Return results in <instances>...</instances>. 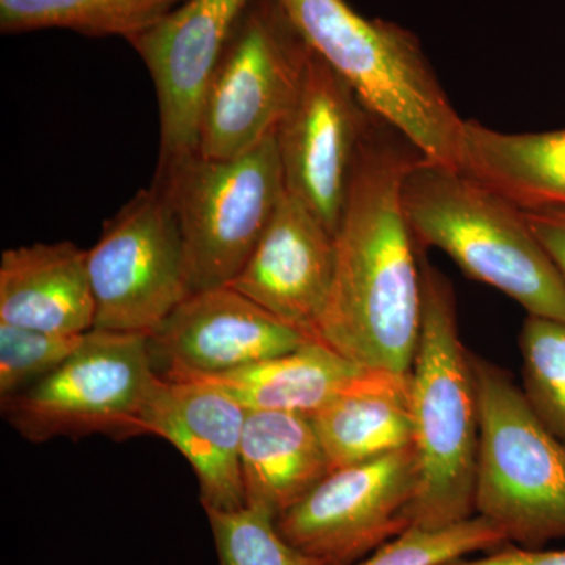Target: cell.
<instances>
[{
    "label": "cell",
    "instance_id": "obj_1",
    "mask_svg": "<svg viewBox=\"0 0 565 565\" xmlns=\"http://www.w3.org/2000/svg\"><path fill=\"white\" fill-rule=\"evenodd\" d=\"M422 152L373 117L334 233L337 264L315 341L370 370L411 374L422 330V253L403 184Z\"/></svg>",
    "mask_w": 565,
    "mask_h": 565
},
{
    "label": "cell",
    "instance_id": "obj_2",
    "mask_svg": "<svg viewBox=\"0 0 565 565\" xmlns=\"http://www.w3.org/2000/svg\"><path fill=\"white\" fill-rule=\"evenodd\" d=\"M305 43L379 120L427 161L460 169L465 120L424 54L396 22L370 20L345 0H277Z\"/></svg>",
    "mask_w": 565,
    "mask_h": 565
},
{
    "label": "cell",
    "instance_id": "obj_3",
    "mask_svg": "<svg viewBox=\"0 0 565 565\" xmlns=\"http://www.w3.org/2000/svg\"><path fill=\"white\" fill-rule=\"evenodd\" d=\"M422 281V330L411 370L412 445L419 468L412 526L444 530L476 515L479 397L455 289L423 253Z\"/></svg>",
    "mask_w": 565,
    "mask_h": 565
},
{
    "label": "cell",
    "instance_id": "obj_4",
    "mask_svg": "<svg viewBox=\"0 0 565 565\" xmlns=\"http://www.w3.org/2000/svg\"><path fill=\"white\" fill-rule=\"evenodd\" d=\"M403 206L419 253L438 248L527 315L565 322V278L514 203L470 174L422 159L405 177Z\"/></svg>",
    "mask_w": 565,
    "mask_h": 565
},
{
    "label": "cell",
    "instance_id": "obj_5",
    "mask_svg": "<svg viewBox=\"0 0 565 565\" xmlns=\"http://www.w3.org/2000/svg\"><path fill=\"white\" fill-rule=\"evenodd\" d=\"M479 397L475 511L509 544L565 539V445L539 422L512 375L471 352Z\"/></svg>",
    "mask_w": 565,
    "mask_h": 565
},
{
    "label": "cell",
    "instance_id": "obj_6",
    "mask_svg": "<svg viewBox=\"0 0 565 565\" xmlns=\"http://www.w3.org/2000/svg\"><path fill=\"white\" fill-rule=\"evenodd\" d=\"M154 182L177 215L191 294L232 285L286 193L275 134L237 158L159 166Z\"/></svg>",
    "mask_w": 565,
    "mask_h": 565
},
{
    "label": "cell",
    "instance_id": "obj_7",
    "mask_svg": "<svg viewBox=\"0 0 565 565\" xmlns=\"http://www.w3.org/2000/svg\"><path fill=\"white\" fill-rule=\"evenodd\" d=\"M147 338L90 330L54 373L2 399L3 416L33 444L92 434L115 440L143 435L145 414L159 379Z\"/></svg>",
    "mask_w": 565,
    "mask_h": 565
},
{
    "label": "cell",
    "instance_id": "obj_8",
    "mask_svg": "<svg viewBox=\"0 0 565 565\" xmlns=\"http://www.w3.org/2000/svg\"><path fill=\"white\" fill-rule=\"evenodd\" d=\"M311 50L277 0H255L237 24L204 102L199 154L232 159L277 132Z\"/></svg>",
    "mask_w": 565,
    "mask_h": 565
},
{
    "label": "cell",
    "instance_id": "obj_9",
    "mask_svg": "<svg viewBox=\"0 0 565 565\" xmlns=\"http://www.w3.org/2000/svg\"><path fill=\"white\" fill-rule=\"evenodd\" d=\"M95 326L103 332L150 337L191 296L184 244L169 196L141 189L87 250Z\"/></svg>",
    "mask_w": 565,
    "mask_h": 565
},
{
    "label": "cell",
    "instance_id": "obj_10",
    "mask_svg": "<svg viewBox=\"0 0 565 565\" xmlns=\"http://www.w3.org/2000/svg\"><path fill=\"white\" fill-rule=\"evenodd\" d=\"M419 468L414 445L330 471L277 520L282 537L326 565H352L412 526Z\"/></svg>",
    "mask_w": 565,
    "mask_h": 565
},
{
    "label": "cell",
    "instance_id": "obj_11",
    "mask_svg": "<svg viewBox=\"0 0 565 565\" xmlns=\"http://www.w3.org/2000/svg\"><path fill=\"white\" fill-rule=\"evenodd\" d=\"M373 117L348 82L311 51L302 84L275 139L286 192L333 234Z\"/></svg>",
    "mask_w": 565,
    "mask_h": 565
},
{
    "label": "cell",
    "instance_id": "obj_12",
    "mask_svg": "<svg viewBox=\"0 0 565 565\" xmlns=\"http://www.w3.org/2000/svg\"><path fill=\"white\" fill-rule=\"evenodd\" d=\"M255 0H185L128 40L145 63L159 106V166L199 152L207 92L237 24Z\"/></svg>",
    "mask_w": 565,
    "mask_h": 565
},
{
    "label": "cell",
    "instance_id": "obj_13",
    "mask_svg": "<svg viewBox=\"0 0 565 565\" xmlns=\"http://www.w3.org/2000/svg\"><path fill=\"white\" fill-rule=\"evenodd\" d=\"M308 341L233 286L191 294L147 338L152 367L167 381L230 373Z\"/></svg>",
    "mask_w": 565,
    "mask_h": 565
},
{
    "label": "cell",
    "instance_id": "obj_14",
    "mask_svg": "<svg viewBox=\"0 0 565 565\" xmlns=\"http://www.w3.org/2000/svg\"><path fill=\"white\" fill-rule=\"evenodd\" d=\"M334 234L288 192L244 269L236 291L315 340L332 292Z\"/></svg>",
    "mask_w": 565,
    "mask_h": 565
},
{
    "label": "cell",
    "instance_id": "obj_15",
    "mask_svg": "<svg viewBox=\"0 0 565 565\" xmlns=\"http://www.w3.org/2000/svg\"><path fill=\"white\" fill-rule=\"evenodd\" d=\"M247 408L206 382L159 377L145 414V434L159 435L188 459L204 511L245 508L241 440Z\"/></svg>",
    "mask_w": 565,
    "mask_h": 565
},
{
    "label": "cell",
    "instance_id": "obj_16",
    "mask_svg": "<svg viewBox=\"0 0 565 565\" xmlns=\"http://www.w3.org/2000/svg\"><path fill=\"white\" fill-rule=\"evenodd\" d=\"M0 322L55 334L90 332L95 300L87 250L63 241L3 252Z\"/></svg>",
    "mask_w": 565,
    "mask_h": 565
},
{
    "label": "cell",
    "instance_id": "obj_17",
    "mask_svg": "<svg viewBox=\"0 0 565 565\" xmlns=\"http://www.w3.org/2000/svg\"><path fill=\"white\" fill-rule=\"evenodd\" d=\"M310 416L248 411L241 440L245 505L275 522L330 473Z\"/></svg>",
    "mask_w": 565,
    "mask_h": 565
},
{
    "label": "cell",
    "instance_id": "obj_18",
    "mask_svg": "<svg viewBox=\"0 0 565 565\" xmlns=\"http://www.w3.org/2000/svg\"><path fill=\"white\" fill-rule=\"evenodd\" d=\"M310 418L332 471L407 448L414 444L411 374L370 370Z\"/></svg>",
    "mask_w": 565,
    "mask_h": 565
},
{
    "label": "cell",
    "instance_id": "obj_19",
    "mask_svg": "<svg viewBox=\"0 0 565 565\" xmlns=\"http://www.w3.org/2000/svg\"><path fill=\"white\" fill-rule=\"evenodd\" d=\"M459 170L522 211L565 210V129L514 134L465 120Z\"/></svg>",
    "mask_w": 565,
    "mask_h": 565
},
{
    "label": "cell",
    "instance_id": "obj_20",
    "mask_svg": "<svg viewBox=\"0 0 565 565\" xmlns=\"http://www.w3.org/2000/svg\"><path fill=\"white\" fill-rule=\"evenodd\" d=\"M367 371L311 340L282 355L196 381L228 394L247 411L311 416L355 388Z\"/></svg>",
    "mask_w": 565,
    "mask_h": 565
},
{
    "label": "cell",
    "instance_id": "obj_21",
    "mask_svg": "<svg viewBox=\"0 0 565 565\" xmlns=\"http://www.w3.org/2000/svg\"><path fill=\"white\" fill-rule=\"evenodd\" d=\"M185 0H0L3 35L61 29L126 41L148 31Z\"/></svg>",
    "mask_w": 565,
    "mask_h": 565
},
{
    "label": "cell",
    "instance_id": "obj_22",
    "mask_svg": "<svg viewBox=\"0 0 565 565\" xmlns=\"http://www.w3.org/2000/svg\"><path fill=\"white\" fill-rule=\"evenodd\" d=\"M519 345L527 404L565 445V322L527 315Z\"/></svg>",
    "mask_w": 565,
    "mask_h": 565
},
{
    "label": "cell",
    "instance_id": "obj_23",
    "mask_svg": "<svg viewBox=\"0 0 565 565\" xmlns=\"http://www.w3.org/2000/svg\"><path fill=\"white\" fill-rule=\"evenodd\" d=\"M508 544L503 533L475 515L444 530L411 526L370 556L352 565H444L478 552Z\"/></svg>",
    "mask_w": 565,
    "mask_h": 565
},
{
    "label": "cell",
    "instance_id": "obj_24",
    "mask_svg": "<svg viewBox=\"0 0 565 565\" xmlns=\"http://www.w3.org/2000/svg\"><path fill=\"white\" fill-rule=\"evenodd\" d=\"M221 565H326L289 544L262 511L206 509Z\"/></svg>",
    "mask_w": 565,
    "mask_h": 565
},
{
    "label": "cell",
    "instance_id": "obj_25",
    "mask_svg": "<svg viewBox=\"0 0 565 565\" xmlns=\"http://www.w3.org/2000/svg\"><path fill=\"white\" fill-rule=\"evenodd\" d=\"M85 334H55L0 322V399L54 373L81 348Z\"/></svg>",
    "mask_w": 565,
    "mask_h": 565
},
{
    "label": "cell",
    "instance_id": "obj_26",
    "mask_svg": "<svg viewBox=\"0 0 565 565\" xmlns=\"http://www.w3.org/2000/svg\"><path fill=\"white\" fill-rule=\"evenodd\" d=\"M539 243L544 245L550 258L565 278V210L523 211Z\"/></svg>",
    "mask_w": 565,
    "mask_h": 565
},
{
    "label": "cell",
    "instance_id": "obj_27",
    "mask_svg": "<svg viewBox=\"0 0 565 565\" xmlns=\"http://www.w3.org/2000/svg\"><path fill=\"white\" fill-rule=\"evenodd\" d=\"M444 565H565V550H527L504 544L479 559H456Z\"/></svg>",
    "mask_w": 565,
    "mask_h": 565
}]
</instances>
